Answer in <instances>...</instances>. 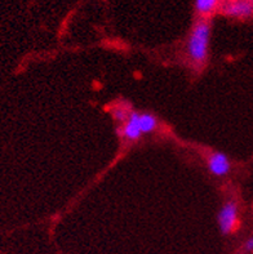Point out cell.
<instances>
[{
    "mask_svg": "<svg viewBox=\"0 0 253 254\" xmlns=\"http://www.w3.org/2000/svg\"><path fill=\"white\" fill-rule=\"evenodd\" d=\"M138 118H140V112L130 110L128 119L120 127V136L126 139V142H137L138 139L144 136L138 124Z\"/></svg>",
    "mask_w": 253,
    "mask_h": 254,
    "instance_id": "cell-4",
    "label": "cell"
},
{
    "mask_svg": "<svg viewBox=\"0 0 253 254\" xmlns=\"http://www.w3.org/2000/svg\"><path fill=\"white\" fill-rule=\"evenodd\" d=\"M244 248H246L247 252L253 251V237H250V239L246 241V244H244Z\"/></svg>",
    "mask_w": 253,
    "mask_h": 254,
    "instance_id": "cell-9",
    "label": "cell"
},
{
    "mask_svg": "<svg viewBox=\"0 0 253 254\" xmlns=\"http://www.w3.org/2000/svg\"><path fill=\"white\" fill-rule=\"evenodd\" d=\"M220 11L231 18H248L253 16V0H225Z\"/></svg>",
    "mask_w": 253,
    "mask_h": 254,
    "instance_id": "cell-3",
    "label": "cell"
},
{
    "mask_svg": "<svg viewBox=\"0 0 253 254\" xmlns=\"http://www.w3.org/2000/svg\"><path fill=\"white\" fill-rule=\"evenodd\" d=\"M222 0H195L194 7L199 16L203 18L211 16L221 7Z\"/></svg>",
    "mask_w": 253,
    "mask_h": 254,
    "instance_id": "cell-6",
    "label": "cell"
},
{
    "mask_svg": "<svg viewBox=\"0 0 253 254\" xmlns=\"http://www.w3.org/2000/svg\"><path fill=\"white\" fill-rule=\"evenodd\" d=\"M238 214H239V208L235 202H226L224 205L220 208L217 214V223L224 235H228L235 230L238 226Z\"/></svg>",
    "mask_w": 253,
    "mask_h": 254,
    "instance_id": "cell-2",
    "label": "cell"
},
{
    "mask_svg": "<svg viewBox=\"0 0 253 254\" xmlns=\"http://www.w3.org/2000/svg\"><path fill=\"white\" fill-rule=\"evenodd\" d=\"M207 167L209 173L213 174L215 177H225L231 169V163L226 153L216 151L208 156Z\"/></svg>",
    "mask_w": 253,
    "mask_h": 254,
    "instance_id": "cell-5",
    "label": "cell"
},
{
    "mask_svg": "<svg viewBox=\"0 0 253 254\" xmlns=\"http://www.w3.org/2000/svg\"><path fill=\"white\" fill-rule=\"evenodd\" d=\"M211 43V24L207 18H201L194 24L186 43V56L194 66L202 67L208 61Z\"/></svg>",
    "mask_w": 253,
    "mask_h": 254,
    "instance_id": "cell-1",
    "label": "cell"
},
{
    "mask_svg": "<svg viewBox=\"0 0 253 254\" xmlns=\"http://www.w3.org/2000/svg\"><path fill=\"white\" fill-rule=\"evenodd\" d=\"M138 124H140L142 134H150V133L155 132L158 128V119L150 112H140Z\"/></svg>",
    "mask_w": 253,
    "mask_h": 254,
    "instance_id": "cell-7",
    "label": "cell"
},
{
    "mask_svg": "<svg viewBox=\"0 0 253 254\" xmlns=\"http://www.w3.org/2000/svg\"><path fill=\"white\" fill-rule=\"evenodd\" d=\"M130 110H128L124 106H116V107L113 108V118L115 119L116 122H119L120 124H123L128 119V115H129Z\"/></svg>",
    "mask_w": 253,
    "mask_h": 254,
    "instance_id": "cell-8",
    "label": "cell"
}]
</instances>
